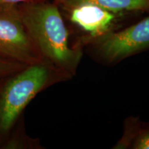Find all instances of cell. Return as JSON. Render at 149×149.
<instances>
[{"label": "cell", "mask_w": 149, "mask_h": 149, "mask_svg": "<svg viewBox=\"0 0 149 149\" xmlns=\"http://www.w3.org/2000/svg\"><path fill=\"white\" fill-rule=\"evenodd\" d=\"M51 74L43 61L0 77V149L22 148L19 120L26 107L51 81Z\"/></svg>", "instance_id": "6da1fadb"}, {"label": "cell", "mask_w": 149, "mask_h": 149, "mask_svg": "<svg viewBox=\"0 0 149 149\" xmlns=\"http://www.w3.org/2000/svg\"><path fill=\"white\" fill-rule=\"evenodd\" d=\"M17 8L43 59L60 70L74 69L79 61L80 53L68 44V33L58 7L37 1L19 4Z\"/></svg>", "instance_id": "7a4b0ae2"}, {"label": "cell", "mask_w": 149, "mask_h": 149, "mask_svg": "<svg viewBox=\"0 0 149 149\" xmlns=\"http://www.w3.org/2000/svg\"><path fill=\"white\" fill-rule=\"evenodd\" d=\"M0 56L26 66L44 61L24 26L17 6L0 10Z\"/></svg>", "instance_id": "3957f363"}, {"label": "cell", "mask_w": 149, "mask_h": 149, "mask_svg": "<svg viewBox=\"0 0 149 149\" xmlns=\"http://www.w3.org/2000/svg\"><path fill=\"white\" fill-rule=\"evenodd\" d=\"M100 48L111 61L117 60L149 47V16L117 33L102 36Z\"/></svg>", "instance_id": "277c9868"}, {"label": "cell", "mask_w": 149, "mask_h": 149, "mask_svg": "<svg viewBox=\"0 0 149 149\" xmlns=\"http://www.w3.org/2000/svg\"><path fill=\"white\" fill-rule=\"evenodd\" d=\"M70 10V21L93 37L107 34L115 19L113 13L91 3L75 6Z\"/></svg>", "instance_id": "5b68a950"}, {"label": "cell", "mask_w": 149, "mask_h": 149, "mask_svg": "<svg viewBox=\"0 0 149 149\" xmlns=\"http://www.w3.org/2000/svg\"><path fill=\"white\" fill-rule=\"evenodd\" d=\"M66 8H70L82 3L97 6L113 13L124 11L149 9V0H58Z\"/></svg>", "instance_id": "8992f818"}, {"label": "cell", "mask_w": 149, "mask_h": 149, "mask_svg": "<svg viewBox=\"0 0 149 149\" xmlns=\"http://www.w3.org/2000/svg\"><path fill=\"white\" fill-rule=\"evenodd\" d=\"M26 66H27L0 56V77L13 73Z\"/></svg>", "instance_id": "52a82bcc"}, {"label": "cell", "mask_w": 149, "mask_h": 149, "mask_svg": "<svg viewBox=\"0 0 149 149\" xmlns=\"http://www.w3.org/2000/svg\"><path fill=\"white\" fill-rule=\"evenodd\" d=\"M135 149H149V128L141 131L134 142Z\"/></svg>", "instance_id": "ba28073f"}, {"label": "cell", "mask_w": 149, "mask_h": 149, "mask_svg": "<svg viewBox=\"0 0 149 149\" xmlns=\"http://www.w3.org/2000/svg\"><path fill=\"white\" fill-rule=\"evenodd\" d=\"M37 1L40 0H0V10L13 8L23 3Z\"/></svg>", "instance_id": "9c48e42d"}, {"label": "cell", "mask_w": 149, "mask_h": 149, "mask_svg": "<svg viewBox=\"0 0 149 149\" xmlns=\"http://www.w3.org/2000/svg\"><path fill=\"white\" fill-rule=\"evenodd\" d=\"M40 1H44V0H40Z\"/></svg>", "instance_id": "30bf717a"}]
</instances>
